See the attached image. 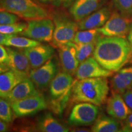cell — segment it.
Segmentation results:
<instances>
[{"label": "cell", "mask_w": 132, "mask_h": 132, "mask_svg": "<svg viewBox=\"0 0 132 132\" xmlns=\"http://www.w3.org/2000/svg\"><path fill=\"white\" fill-rule=\"evenodd\" d=\"M93 55L103 68L118 72L131 61V47L127 38L100 37L97 41Z\"/></svg>", "instance_id": "6da1fadb"}, {"label": "cell", "mask_w": 132, "mask_h": 132, "mask_svg": "<svg viewBox=\"0 0 132 132\" xmlns=\"http://www.w3.org/2000/svg\"><path fill=\"white\" fill-rule=\"evenodd\" d=\"M109 90L106 77L81 79L74 82L71 97L75 102H88L100 106L106 102Z\"/></svg>", "instance_id": "7a4b0ae2"}, {"label": "cell", "mask_w": 132, "mask_h": 132, "mask_svg": "<svg viewBox=\"0 0 132 132\" xmlns=\"http://www.w3.org/2000/svg\"><path fill=\"white\" fill-rule=\"evenodd\" d=\"M0 3L3 11L28 20L48 17L47 11L32 0H1Z\"/></svg>", "instance_id": "3957f363"}, {"label": "cell", "mask_w": 132, "mask_h": 132, "mask_svg": "<svg viewBox=\"0 0 132 132\" xmlns=\"http://www.w3.org/2000/svg\"><path fill=\"white\" fill-rule=\"evenodd\" d=\"M54 29L53 43L55 47H60L72 42L78 31V23L64 15H56L54 17Z\"/></svg>", "instance_id": "277c9868"}, {"label": "cell", "mask_w": 132, "mask_h": 132, "mask_svg": "<svg viewBox=\"0 0 132 132\" xmlns=\"http://www.w3.org/2000/svg\"><path fill=\"white\" fill-rule=\"evenodd\" d=\"M54 23L48 19L29 20L26 29L20 34L39 42H50L53 40Z\"/></svg>", "instance_id": "5b68a950"}, {"label": "cell", "mask_w": 132, "mask_h": 132, "mask_svg": "<svg viewBox=\"0 0 132 132\" xmlns=\"http://www.w3.org/2000/svg\"><path fill=\"white\" fill-rule=\"evenodd\" d=\"M97 105L81 102L73 106L68 119V123L73 126H89L93 124L98 118Z\"/></svg>", "instance_id": "8992f818"}, {"label": "cell", "mask_w": 132, "mask_h": 132, "mask_svg": "<svg viewBox=\"0 0 132 132\" xmlns=\"http://www.w3.org/2000/svg\"><path fill=\"white\" fill-rule=\"evenodd\" d=\"M11 105L14 115L19 118L33 116L47 107L45 99L40 94L12 102Z\"/></svg>", "instance_id": "52a82bcc"}, {"label": "cell", "mask_w": 132, "mask_h": 132, "mask_svg": "<svg viewBox=\"0 0 132 132\" xmlns=\"http://www.w3.org/2000/svg\"><path fill=\"white\" fill-rule=\"evenodd\" d=\"M131 22L130 20L115 11L99 30L104 36L127 38Z\"/></svg>", "instance_id": "ba28073f"}, {"label": "cell", "mask_w": 132, "mask_h": 132, "mask_svg": "<svg viewBox=\"0 0 132 132\" xmlns=\"http://www.w3.org/2000/svg\"><path fill=\"white\" fill-rule=\"evenodd\" d=\"M57 73V64L54 61L50 59L39 68L31 70L29 77L36 87L44 89L49 86Z\"/></svg>", "instance_id": "9c48e42d"}, {"label": "cell", "mask_w": 132, "mask_h": 132, "mask_svg": "<svg viewBox=\"0 0 132 132\" xmlns=\"http://www.w3.org/2000/svg\"><path fill=\"white\" fill-rule=\"evenodd\" d=\"M113 72L103 68L97 61L94 57H89L80 63L76 72L75 75L78 80L97 78V77H109L113 75Z\"/></svg>", "instance_id": "30bf717a"}, {"label": "cell", "mask_w": 132, "mask_h": 132, "mask_svg": "<svg viewBox=\"0 0 132 132\" xmlns=\"http://www.w3.org/2000/svg\"><path fill=\"white\" fill-rule=\"evenodd\" d=\"M23 52L29 59L31 68L34 69L39 68L51 59L54 54V50L52 46L40 44L24 49Z\"/></svg>", "instance_id": "8fae6325"}, {"label": "cell", "mask_w": 132, "mask_h": 132, "mask_svg": "<svg viewBox=\"0 0 132 132\" xmlns=\"http://www.w3.org/2000/svg\"><path fill=\"white\" fill-rule=\"evenodd\" d=\"M74 82L72 75L65 72H59L50 85V100H55L61 98L72 91Z\"/></svg>", "instance_id": "7c38bea8"}, {"label": "cell", "mask_w": 132, "mask_h": 132, "mask_svg": "<svg viewBox=\"0 0 132 132\" xmlns=\"http://www.w3.org/2000/svg\"><path fill=\"white\" fill-rule=\"evenodd\" d=\"M59 56L64 72L75 75L79 65L77 57L75 44L70 42L59 47Z\"/></svg>", "instance_id": "4fadbf2b"}, {"label": "cell", "mask_w": 132, "mask_h": 132, "mask_svg": "<svg viewBox=\"0 0 132 132\" xmlns=\"http://www.w3.org/2000/svg\"><path fill=\"white\" fill-rule=\"evenodd\" d=\"M104 1L105 0H75L69 11L75 21H80L97 11Z\"/></svg>", "instance_id": "5bb4252c"}, {"label": "cell", "mask_w": 132, "mask_h": 132, "mask_svg": "<svg viewBox=\"0 0 132 132\" xmlns=\"http://www.w3.org/2000/svg\"><path fill=\"white\" fill-rule=\"evenodd\" d=\"M121 94L113 92L107 101L106 111L110 116L118 120H125L132 113Z\"/></svg>", "instance_id": "9a60e30c"}, {"label": "cell", "mask_w": 132, "mask_h": 132, "mask_svg": "<svg viewBox=\"0 0 132 132\" xmlns=\"http://www.w3.org/2000/svg\"><path fill=\"white\" fill-rule=\"evenodd\" d=\"M111 15L110 8L102 7L79 21L78 28L80 30L99 28L105 24Z\"/></svg>", "instance_id": "2e32d148"}, {"label": "cell", "mask_w": 132, "mask_h": 132, "mask_svg": "<svg viewBox=\"0 0 132 132\" xmlns=\"http://www.w3.org/2000/svg\"><path fill=\"white\" fill-rule=\"evenodd\" d=\"M6 49L9 57L7 64L9 69L21 72L26 76L29 75L31 66L28 58L24 52L12 48L11 47H7Z\"/></svg>", "instance_id": "e0dca14e"}, {"label": "cell", "mask_w": 132, "mask_h": 132, "mask_svg": "<svg viewBox=\"0 0 132 132\" xmlns=\"http://www.w3.org/2000/svg\"><path fill=\"white\" fill-rule=\"evenodd\" d=\"M39 94L40 92L37 90L34 82L27 77L16 85L4 99L12 103Z\"/></svg>", "instance_id": "ac0fdd59"}, {"label": "cell", "mask_w": 132, "mask_h": 132, "mask_svg": "<svg viewBox=\"0 0 132 132\" xmlns=\"http://www.w3.org/2000/svg\"><path fill=\"white\" fill-rule=\"evenodd\" d=\"M28 76L10 69L0 74V97L4 98L13 89Z\"/></svg>", "instance_id": "d6986e66"}, {"label": "cell", "mask_w": 132, "mask_h": 132, "mask_svg": "<svg viewBox=\"0 0 132 132\" xmlns=\"http://www.w3.org/2000/svg\"><path fill=\"white\" fill-rule=\"evenodd\" d=\"M114 91L122 95L132 88V66L120 69L111 80Z\"/></svg>", "instance_id": "ffe728a7"}, {"label": "cell", "mask_w": 132, "mask_h": 132, "mask_svg": "<svg viewBox=\"0 0 132 132\" xmlns=\"http://www.w3.org/2000/svg\"><path fill=\"white\" fill-rule=\"evenodd\" d=\"M38 131L42 132H68L69 128L57 120L50 113L44 114L37 124Z\"/></svg>", "instance_id": "44dd1931"}, {"label": "cell", "mask_w": 132, "mask_h": 132, "mask_svg": "<svg viewBox=\"0 0 132 132\" xmlns=\"http://www.w3.org/2000/svg\"><path fill=\"white\" fill-rule=\"evenodd\" d=\"M93 132H117L120 131V125L113 117L101 115L97 118L91 128Z\"/></svg>", "instance_id": "7402d4cb"}, {"label": "cell", "mask_w": 132, "mask_h": 132, "mask_svg": "<svg viewBox=\"0 0 132 132\" xmlns=\"http://www.w3.org/2000/svg\"><path fill=\"white\" fill-rule=\"evenodd\" d=\"M40 44L39 41L28 37H19L15 34H9L3 45L7 47H12L17 48H28Z\"/></svg>", "instance_id": "603a6c76"}, {"label": "cell", "mask_w": 132, "mask_h": 132, "mask_svg": "<svg viewBox=\"0 0 132 132\" xmlns=\"http://www.w3.org/2000/svg\"><path fill=\"white\" fill-rule=\"evenodd\" d=\"M99 28L77 31L72 42L75 44H87L97 42L99 38L101 37L100 36L102 34L100 32Z\"/></svg>", "instance_id": "cb8c5ba5"}, {"label": "cell", "mask_w": 132, "mask_h": 132, "mask_svg": "<svg viewBox=\"0 0 132 132\" xmlns=\"http://www.w3.org/2000/svg\"><path fill=\"white\" fill-rule=\"evenodd\" d=\"M97 42L87 44H75L77 57L79 63H81L90 57L94 52Z\"/></svg>", "instance_id": "d4e9b609"}, {"label": "cell", "mask_w": 132, "mask_h": 132, "mask_svg": "<svg viewBox=\"0 0 132 132\" xmlns=\"http://www.w3.org/2000/svg\"><path fill=\"white\" fill-rule=\"evenodd\" d=\"M113 3L122 15L132 21V0H113Z\"/></svg>", "instance_id": "484cf974"}, {"label": "cell", "mask_w": 132, "mask_h": 132, "mask_svg": "<svg viewBox=\"0 0 132 132\" xmlns=\"http://www.w3.org/2000/svg\"><path fill=\"white\" fill-rule=\"evenodd\" d=\"M14 114L11 103L0 97V119L6 123H10L12 121Z\"/></svg>", "instance_id": "4316f807"}, {"label": "cell", "mask_w": 132, "mask_h": 132, "mask_svg": "<svg viewBox=\"0 0 132 132\" xmlns=\"http://www.w3.org/2000/svg\"><path fill=\"white\" fill-rule=\"evenodd\" d=\"M71 94H72V91L68 92L67 94L62 97L61 98L55 100H50V105L52 111L57 115L61 114L67 105V102H69Z\"/></svg>", "instance_id": "83f0119b"}, {"label": "cell", "mask_w": 132, "mask_h": 132, "mask_svg": "<svg viewBox=\"0 0 132 132\" xmlns=\"http://www.w3.org/2000/svg\"><path fill=\"white\" fill-rule=\"evenodd\" d=\"M27 24L24 23H15L12 24H1L0 32L5 34H16L21 33L26 29Z\"/></svg>", "instance_id": "f1b7e54d"}, {"label": "cell", "mask_w": 132, "mask_h": 132, "mask_svg": "<svg viewBox=\"0 0 132 132\" xmlns=\"http://www.w3.org/2000/svg\"><path fill=\"white\" fill-rule=\"evenodd\" d=\"M18 20L19 17L16 15L6 11H0V25L15 23Z\"/></svg>", "instance_id": "f546056e"}, {"label": "cell", "mask_w": 132, "mask_h": 132, "mask_svg": "<svg viewBox=\"0 0 132 132\" xmlns=\"http://www.w3.org/2000/svg\"><path fill=\"white\" fill-rule=\"evenodd\" d=\"M9 54L6 48L0 44V63L7 65L9 62Z\"/></svg>", "instance_id": "4dcf8cb0"}, {"label": "cell", "mask_w": 132, "mask_h": 132, "mask_svg": "<svg viewBox=\"0 0 132 132\" xmlns=\"http://www.w3.org/2000/svg\"><path fill=\"white\" fill-rule=\"evenodd\" d=\"M121 131L124 132H132V113L130 114L129 116L125 119L124 124Z\"/></svg>", "instance_id": "1f68e13d"}, {"label": "cell", "mask_w": 132, "mask_h": 132, "mask_svg": "<svg viewBox=\"0 0 132 132\" xmlns=\"http://www.w3.org/2000/svg\"><path fill=\"white\" fill-rule=\"evenodd\" d=\"M122 96L127 105L132 111V88L125 92Z\"/></svg>", "instance_id": "d6a6232c"}, {"label": "cell", "mask_w": 132, "mask_h": 132, "mask_svg": "<svg viewBox=\"0 0 132 132\" xmlns=\"http://www.w3.org/2000/svg\"><path fill=\"white\" fill-rule=\"evenodd\" d=\"M8 131L7 123L4 120L0 119V132H5Z\"/></svg>", "instance_id": "836d02e7"}, {"label": "cell", "mask_w": 132, "mask_h": 132, "mask_svg": "<svg viewBox=\"0 0 132 132\" xmlns=\"http://www.w3.org/2000/svg\"><path fill=\"white\" fill-rule=\"evenodd\" d=\"M127 40L129 42L130 45L131 47V60L132 59V22L131 23L130 26V29H129V31H128V35H127Z\"/></svg>", "instance_id": "e575fe53"}, {"label": "cell", "mask_w": 132, "mask_h": 132, "mask_svg": "<svg viewBox=\"0 0 132 132\" xmlns=\"http://www.w3.org/2000/svg\"><path fill=\"white\" fill-rule=\"evenodd\" d=\"M9 70L10 69L7 66V65H6V64H2L0 63V74L4 73V72Z\"/></svg>", "instance_id": "d590c367"}, {"label": "cell", "mask_w": 132, "mask_h": 132, "mask_svg": "<svg viewBox=\"0 0 132 132\" xmlns=\"http://www.w3.org/2000/svg\"><path fill=\"white\" fill-rule=\"evenodd\" d=\"M9 34H3V33L0 32V44H2L3 45L4 42L6 39V38L7 37V36Z\"/></svg>", "instance_id": "8d00e7d4"}, {"label": "cell", "mask_w": 132, "mask_h": 132, "mask_svg": "<svg viewBox=\"0 0 132 132\" xmlns=\"http://www.w3.org/2000/svg\"><path fill=\"white\" fill-rule=\"evenodd\" d=\"M74 1L75 0H60V3H62L64 6H68Z\"/></svg>", "instance_id": "74e56055"}, {"label": "cell", "mask_w": 132, "mask_h": 132, "mask_svg": "<svg viewBox=\"0 0 132 132\" xmlns=\"http://www.w3.org/2000/svg\"><path fill=\"white\" fill-rule=\"evenodd\" d=\"M42 3H60V0H39Z\"/></svg>", "instance_id": "f35d334b"}, {"label": "cell", "mask_w": 132, "mask_h": 132, "mask_svg": "<svg viewBox=\"0 0 132 132\" xmlns=\"http://www.w3.org/2000/svg\"><path fill=\"white\" fill-rule=\"evenodd\" d=\"M73 131H88L87 130H83V129H76V130H73Z\"/></svg>", "instance_id": "ab89813d"}, {"label": "cell", "mask_w": 132, "mask_h": 132, "mask_svg": "<svg viewBox=\"0 0 132 132\" xmlns=\"http://www.w3.org/2000/svg\"><path fill=\"white\" fill-rule=\"evenodd\" d=\"M0 2H1V0H0ZM3 11L2 9H1V3H0V11Z\"/></svg>", "instance_id": "60d3db41"}]
</instances>
